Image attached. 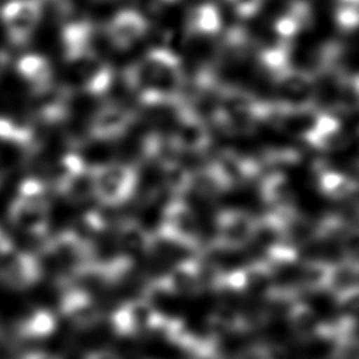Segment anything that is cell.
<instances>
[{"label":"cell","instance_id":"obj_1","mask_svg":"<svg viewBox=\"0 0 359 359\" xmlns=\"http://www.w3.org/2000/svg\"><path fill=\"white\" fill-rule=\"evenodd\" d=\"M123 80L137 101L146 107H171L187 101L181 57L167 48H151L125 69Z\"/></svg>","mask_w":359,"mask_h":359},{"label":"cell","instance_id":"obj_2","mask_svg":"<svg viewBox=\"0 0 359 359\" xmlns=\"http://www.w3.org/2000/svg\"><path fill=\"white\" fill-rule=\"evenodd\" d=\"M94 187V198L100 205L119 206L135 191L137 172L132 164L109 161L90 167Z\"/></svg>","mask_w":359,"mask_h":359},{"label":"cell","instance_id":"obj_3","mask_svg":"<svg viewBox=\"0 0 359 359\" xmlns=\"http://www.w3.org/2000/svg\"><path fill=\"white\" fill-rule=\"evenodd\" d=\"M10 219L21 230L43 236L49 220V202L43 182L36 180L22 182L18 196L10 208Z\"/></svg>","mask_w":359,"mask_h":359},{"label":"cell","instance_id":"obj_4","mask_svg":"<svg viewBox=\"0 0 359 359\" xmlns=\"http://www.w3.org/2000/svg\"><path fill=\"white\" fill-rule=\"evenodd\" d=\"M175 126L170 136L178 153H202L205 151L210 142V129L205 118L185 101L175 109Z\"/></svg>","mask_w":359,"mask_h":359},{"label":"cell","instance_id":"obj_5","mask_svg":"<svg viewBox=\"0 0 359 359\" xmlns=\"http://www.w3.org/2000/svg\"><path fill=\"white\" fill-rule=\"evenodd\" d=\"M167 317L144 297L132 299L122 304L112 316V325L119 334H144L164 330Z\"/></svg>","mask_w":359,"mask_h":359},{"label":"cell","instance_id":"obj_6","mask_svg":"<svg viewBox=\"0 0 359 359\" xmlns=\"http://www.w3.org/2000/svg\"><path fill=\"white\" fill-rule=\"evenodd\" d=\"M167 238L187 247L188 250H198L199 224L198 219L182 199H172L164 209L163 224L158 230Z\"/></svg>","mask_w":359,"mask_h":359},{"label":"cell","instance_id":"obj_7","mask_svg":"<svg viewBox=\"0 0 359 359\" xmlns=\"http://www.w3.org/2000/svg\"><path fill=\"white\" fill-rule=\"evenodd\" d=\"M42 15L38 0H11L1 10V21L14 45H24L35 32Z\"/></svg>","mask_w":359,"mask_h":359},{"label":"cell","instance_id":"obj_8","mask_svg":"<svg viewBox=\"0 0 359 359\" xmlns=\"http://www.w3.org/2000/svg\"><path fill=\"white\" fill-rule=\"evenodd\" d=\"M136 115L132 109L108 102L101 105L91 116L88 123V136L101 142L121 139L133 126Z\"/></svg>","mask_w":359,"mask_h":359},{"label":"cell","instance_id":"obj_9","mask_svg":"<svg viewBox=\"0 0 359 359\" xmlns=\"http://www.w3.org/2000/svg\"><path fill=\"white\" fill-rule=\"evenodd\" d=\"M147 18L137 10L123 8L116 11L105 25L108 42L118 50H128L147 32Z\"/></svg>","mask_w":359,"mask_h":359},{"label":"cell","instance_id":"obj_10","mask_svg":"<svg viewBox=\"0 0 359 359\" xmlns=\"http://www.w3.org/2000/svg\"><path fill=\"white\" fill-rule=\"evenodd\" d=\"M41 273V262L31 254L15 251L11 247L0 252V283L21 289L36 282Z\"/></svg>","mask_w":359,"mask_h":359},{"label":"cell","instance_id":"obj_11","mask_svg":"<svg viewBox=\"0 0 359 359\" xmlns=\"http://www.w3.org/2000/svg\"><path fill=\"white\" fill-rule=\"evenodd\" d=\"M255 217L243 210H226L217 220L216 247L224 251L244 248L252 240Z\"/></svg>","mask_w":359,"mask_h":359},{"label":"cell","instance_id":"obj_12","mask_svg":"<svg viewBox=\"0 0 359 359\" xmlns=\"http://www.w3.org/2000/svg\"><path fill=\"white\" fill-rule=\"evenodd\" d=\"M302 136L307 144L317 150H335L344 144L342 123L332 112H314Z\"/></svg>","mask_w":359,"mask_h":359},{"label":"cell","instance_id":"obj_13","mask_svg":"<svg viewBox=\"0 0 359 359\" xmlns=\"http://www.w3.org/2000/svg\"><path fill=\"white\" fill-rule=\"evenodd\" d=\"M70 65L77 67V81L81 91L90 95H101L109 90L114 72L112 67L97 55V52Z\"/></svg>","mask_w":359,"mask_h":359},{"label":"cell","instance_id":"obj_14","mask_svg":"<svg viewBox=\"0 0 359 359\" xmlns=\"http://www.w3.org/2000/svg\"><path fill=\"white\" fill-rule=\"evenodd\" d=\"M62 45L63 56L67 63H73L95 53L94 29L91 22L80 20L66 24L62 31Z\"/></svg>","mask_w":359,"mask_h":359},{"label":"cell","instance_id":"obj_15","mask_svg":"<svg viewBox=\"0 0 359 359\" xmlns=\"http://www.w3.org/2000/svg\"><path fill=\"white\" fill-rule=\"evenodd\" d=\"M62 313L77 328L94 327L101 313L91 296L79 287L67 290L62 299Z\"/></svg>","mask_w":359,"mask_h":359},{"label":"cell","instance_id":"obj_16","mask_svg":"<svg viewBox=\"0 0 359 359\" xmlns=\"http://www.w3.org/2000/svg\"><path fill=\"white\" fill-rule=\"evenodd\" d=\"M261 192L265 202L272 208V212L294 210V194L287 178L280 171H273L264 177Z\"/></svg>","mask_w":359,"mask_h":359},{"label":"cell","instance_id":"obj_17","mask_svg":"<svg viewBox=\"0 0 359 359\" xmlns=\"http://www.w3.org/2000/svg\"><path fill=\"white\" fill-rule=\"evenodd\" d=\"M118 245L121 250L122 257L133 261V257L146 254L150 251L151 244V234L146 231L144 227H142L135 220H125L118 227Z\"/></svg>","mask_w":359,"mask_h":359},{"label":"cell","instance_id":"obj_18","mask_svg":"<svg viewBox=\"0 0 359 359\" xmlns=\"http://www.w3.org/2000/svg\"><path fill=\"white\" fill-rule=\"evenodd\" d=\"M17 72L21 79L29 84L34 93L52 86L53 72L49 60L41 55H25L17 63Z\"/></svg>","mask_w":359,"mask_h":359},{"label":"cell","instance_id":"obj_19","mask_svg":"<svg viewBox=\"0 0 359 359\" xmlns=\"http://www.w3.org/2000/svg\"><path fill=\"white\" fill-rule=\"evenodd\" d=\"M223 21L220 10L213 3H203L194 7L187 20V29L196 36H215L222 32Z\"/></svg>","mask_w":359,"mask_h":359},{"label":"cell","instance_id":"obj_20","mask_svg":"<svg viewBox=\"0 0 359 359\" xmlns=\"http://www.w3.org/2000/svg\"><path fill=\"white\" fill-rule=\"evenodd\" d=\"M163 280L171 294L192 296L199 293L202 289L194 258L178 262L168 273L163 276Z\"/></svg>","mask_w":359,"mask_h":359},{"label":"cell","instance_id":"obj_21","mask_svg":"<svg viewBox=\"0 0 359 359\" xmlns=\"http://www.w3.org/2000/svg\"><path fill=\"white\" fill-rule=\"evenodd\" d=\"M325 289L337 297L358 292V262L344 259L330 264Z\"/></svg>","mask_w":359,"mask_h":359},{"label":"cell","instance_id":"obj_22","mask_svg":"<svg viewBox=\"0 0 359 359\" xmlns=\"http://www.w3.org/2000/svg\"><path fill=\"white\" fill-rule=\"evenodd\" d=\"M243 293L252 296H268L275 285V272L265 261L251 262L241 269Z\"/></svg>","mask_w":359,"mask_h":359},{"label":"cell","instance_id":"obj_23","mask_svg":"<svg viewBox=\"0 0 359 359\" xmlns=\"http://www.w3.org/2000/svg\"><path fill=\"white\" fill-rule=\"evenodd\" d=\"M287 318L293 332L302 339L316 338L323 327V323L318 320L314 310L299 302L292 307Z\"/></svg>","mask_w":359,"mask_h":359},{"label":"cell","instance_id":"obj_24","mask_svg":"<svg viewBox=\"0 0 359 359\" xmlns=\"http://www.w3.org/2000/svg\"><path fill=\"white\" fill-rule=\"evenodd\" d=\"M226 188V182L216 171L212 163H208L205 167L196 171H191L189 191L192 192H196L203 196H215L223 192Z\"/></svg>","mask_w":359,"mask_h":359},{"label":"cell","instance_id":"obj_25","mask_svg":"<svg viewBox=\"0 0 359 359\" xmlns=\"http://www.w3.org/2000/svg\"><path fill=\"white\" fill-rule=\"evenodd\" d=\"M318 184L321 191L334 199H348L356 192L355 181L334 170H321Z\"/></svg>","mask_w":359,"mask_h":359},{"label":"cell","instance_id":"obj_26","mask_svg":"<svg viewBox=\"0 0 359 359\" xmlns=\"http://www.w3.org/2000/svg\"><path fill=\"white\" fill-rule=\"evenodd\" d=\"M330 262L325 261H307L304 262L297 273L299 289L307 292H316L325 289L327 275Z\"/></svg>","mask_w":359,"mask_h":359},{"label":"cell","instance_id":"obj_27","mask_svg":"<svg viewBox=\"0 0 359 359\" xmlns=\"http://www.w3.org/2000/svg\"><path fill=\"white\" fill-rule=\"evenodd\" d=\"M56 325V320L48 310H35L20 324V334L24 338H45Z\"/></svg>","mask_w":359,"mask_h":359},{"label":"cell","instance_id":"obj_28","mask_svg":"<svg viewBox=\"0 0 359 359\" xmlns=\"http://www.w3.org/2000/svg\"><path fill=\"white\" fill-rule=\"evenodd\" d=\"M163 170V182L175 199H182V195L189 191V178L191 170L184 167L180 161H174L161 167Z\"/></svg>","mask_w":359,"mask_h":359},{"label":"cell","instance_id":"obj_29","mask_svg":"<svg viewBox=\"0 0 359 359\" xmlns=\"http://www.w3.org/2000/svg\"><path fill=\"white\" fill-rule=\"evenodd\" d=\"M67 199L72 202H84L94 196V187H93V177L90 167H86L76 175H73L63 189L60 191Z\"/></svg>","mask_w":359,"mask_h":359},{"label":"cell","instance_id":"obj_30","mask_svg":"<svg viewBox=\"0 0 359 359\" xmlns=\"http://www.w3.org/2000/svg\"><path fill=\"white\" fill-rule=\"evenodd\" d=\"M359 21V4H342L337 3L335 8V22L339 29L345 32H352Z\"/></svg>","mask_w":359,"mask_h":359},{"label":"cell","instance_id":"obj_31","mask_svg":"<svg viewBox=\"0 0 359 359\" xmlns=\"http://www.w3.org/2000/svg\"><path fill=\"white\" fill-rule=\"evenodd\" d=\"M358 296H359L358 292H352V293L337 297V306H338L341 318L355 320V316L358 311Z\"/></svg>","mask_w":359,"mask_h":359},{"label":"cell","instance_id":"obj_32","mask_svg":"<svg viewBox=\"0 0 359 359\" xmlns=\"http://www.w3.org/2000/svg\"><path fill=\"white\" fill-rule=\"evenodd\" d=\"M265 0H233V10L243 18H250L258 14L264 6Z\"/></svg>","mask_w":359,"mask_h":359},{"label":"cell","instance_id":"obj_33","mask_svg":"<svg viewBox=\"0 0 359 359\" xmlns=\"http://www.w3.org/2000/svg\"><path fill=\"white\" fill-rule=\"evenodd\" d=\"M86 359H118V356L109 351H95L87 355Z\"/></svg>","mask_w":359,"mask_h":359},{"label":"cell","instance_id":"obj_34","mask_svg":"<svg viewBox=\"0 0 359 359\" xmlns=\"http://www.w3.org/2000/svg\"><path fill=\"white\" fill-rule=\"evenodd\" d=\"M22 359H59V358L46 352H31V353H27Z\"/></svg>","mask_w":359,"mask_h":359},{"label":"cell","instance_id":"obj_35","mask_svg":"<svg viewBox=\"0 0 359 359\" xmlns=\"http://www.w3.org/2000/svg\"><path fill=\"white\" fill-rule=\"evenodd\" d=\"M7 65H8V56L6 52L0 50V76L4 73Z\"/></svg>","mask_w":359,"mask_h":359},{"label":"cell","instance_id":"obj_36","mask_svg":"<svg viewBox=\"0 0 359 359\" xmlns=\"http://www.w3.org/2000/svg\"><path fill=\"white\" fill-rule=\"evenodd\" d=\"M223 1H226V3H229V4H231V1H233V0H223Z\"/></svg>","mask_w":359,"mask_h":359}]
</instances>
